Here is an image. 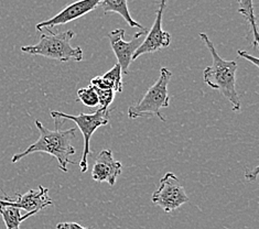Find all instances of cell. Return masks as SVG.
<instances>
[{
  "label": "cell",
  "mask_w": 259,
  "mask_h": 229,
  "mask_svg": "<svg viewBox=\"0 0 259 229\" xmlns=\"http://www.w3.org/2000/svg\"><path fill=\"white\" fill-rule=\"evenodd\" d=\"M151 202L165 213H171L188 203L189 196L175 173L168 172L160 179L159 189L153 192Z\"/></svg>",
  "instance_id": "8992f818"
},
{
  "label": "cell",
  "mask_w": 259,
  "mask_h": 229,
  "mask_svg": "<svg viewBox=\"0 0 259 229\" xmlns=\"http://www.w3.org/2000/svg\"><path fill=\"white\" fill-rule=\"evenodd\" d=\"M121 70L118 64L114 65L107 73H105L103 76H96L91 80L92 86L101 89H113L115 93L122 91V78H121Z\"/></svg>",
  "instance_id": "7c38bea8"
},
{
  "label": "cell",
  "mask_w": 259,
  "mask_h": 229,
  "mask_svg": "<svg viewBox=\"0 0 259 229\" xmlns=\"http://www.w3.org/2000/svg\"><path fill=\"white\" fill-rule=\"evenodd\" d=\"M238 55L240 58L246 59L247 61H249L250 63H252L255 66L258 67V59L256 57H252V55H250L249 53H247L246 51H242V50H238Z\"/></svg>",
  "instance_id": "d6986e66"
},
{
  "label": "cell",
  "mask_w": 259,
  "mask_h": 229,
  "mask_svg": "<svg viewBox=\"0 0 259 229\" xmlns=\"http://www.w3.org/2000/svg\"><path fill=\"white\" fill-rule=\"evenodd\" d=\"M148 30L140 31V32L136 33L134 35V39L129 42L124 40L125 30L122 29H116L107 34L110 41V45H112L113 51L116 55L117 64L120 66L122 74H128L129 66H131L133 62V55L141 43H143L141 38L145 36Z\"/></svg>",
  "instance_id": "ba28073f"
},
{
  "label": "cell",
  "mask_w": 259,
  "mask_h": 229,
  "mask_svg": "<svg viewBox=\"0 0 259 229\" xmlns=\"http://www.w3.org/2000/svg\"><path fill=\"white\" fill-rule=\"evenodd\" d=\"M77 101L83 103L88 107L98 106V96L92 85L77 90Z\"/></svg>",
  "instance_id": "2e32d148"
},
{
  "label": "cell",
  "mask_w": 259,
  "mask_h": 229,
  "mask_svg": "<svg viewBox=\"0 0 259 229\" xmlns=\"http://www.w3.org/2000/svg\"><path fill=\"white\" fill-rule=\"evenodd\" d=\"M0 215L6 224V229H20L21 222L33 216L31 213L21 215V209L9 205L4 201H0Z\"/></svg>",
  "instance_id": "5bb4252c"
},
{
  "label": "cell",
  "mask_w": 259,
  "mask_h": 229,
  "mask_svg": "<svg viewBox=\"0 0 259 229\" xmlns=\"http://www.w3.org/2000/svg\"><path fill=\"white\" fill-rule=\"evenodd\" d=\"M172 73L166 67L160 70V76L157 82L147 90L144 97L128 108V117L131 119L139 118L144 116H157L163 122L165 118L161 114V108H168L170 105V97L168 85Z\"/></svg>",
  "instance_id": "277c9868"
},
{
  "label": "cell",
  "mask_w": 259,
  "mask_h": 229,
  "mask_svg": "<svg viewBox=\"0 0 259 229\" xmlns=\"http://www.w3.org/2000/svg\"><path fill=\"white\" fill-rule=\"evenodd\" d=\"M109 114L110 110H104V109H98L93 114H78L77 116L74 115H67L64 113H61V111L52 110L51 111V117L53 119H59V120H72L77 125L78 129L81 130L84 138V147H83V154L81 161H79V168H81V172L85 173L89 169V156L91 153L90 150V142L92 139V135L94 134L96 130L108 125L109 121Z\"/></svg>",
  "instance_id": "5b68a950"
},
{
  "label": "cell",
  "mask_w": 259,
  "mask_h": 229,
  "mask_svg": "<svg viewBox=\"0 0 259 229\" xmlns=\"http://www.w3.org/2000/svg\"><path fill=\"white\" fill-rule=\"evenodd\" d=\"M40 32H42L40 41L36 44L21 47L23 53L40 55L60 62H81L83 60L82 49L71 45V40L75 36L73 30L54 32L52 29H42Z\"/></svg>",
  "instance_id": "3957f363"
},
{
  "label": "cell",
  "mask_w": 259,
  "mask_h": 229,
  "mask_svg": "<svg viewBox=\"0 0 259 229\" xmlns=\"http://www.w3.org/2000/svg\"><path fill=\"white\" fill-rule=\"evenodd\" d=\"M94 89L98 96V105H101V109L107 110L109 105L114 101L116 93L113 89H101L97 87H94Z\"/></svg>",
  "instance_id": "e0dca14e"
},
{
  "label": "cell",
  "mask_w": 259,
  "mask_h": 229,
  "mask_svg": "<svg viewBox=\"0 0 259 229\" xmlns=\"http://www.w3.org/2000/svg\"><path fill=\"white\" fill-rule=\"evenodd\" d=\"M57 229H92L86 228L81 225H78L77 222H60L57 225Z\"/></svg>",
  "instance_id": "ac0fdd59"
},
{
  "label": "cell",
  "mask_w": 259,
  "mask_h": 229,
  "mask_svg": "<svg viewBox=\"0 0 259 229\" xmlns=\"http://www.w3.org/2000/svg\"><path fill=\"white\" fill-rule=\"evenodd\" d=\"M101 3L102 0H77V2L66 6L58 15L50 18L49 20L36 24V30L41 31L42 29H53L76 20L78 18L88 15L89 12L95 10Z\"/></svg>",
  "instance_id": "9c48e42d"
},
{
  "label": "cell",
  "mask_w": 259,
  "mask_h": 229,
  "mask_svg": "<svg viewBox=\"0 0 259 229\" xmlns=\"http://www.w3.org/2000/svg\"><path fill=\"white\" fill-rule=\"evenodd\" d=\"M3 201L11 206L23 209L27 213H31L33 215L53 204V201L49 196V190L42 185H40L38 190L28 191L26 194L16 193V199L4 195Z\"/></svg>",
  "instance_id": "30bf717a"
},
{
  "label": "cell",
  "mask_w": 259,
  "mask_h": 229,
  "mask_svg": "<svg viewBox=\"0 0 259 229\" xmlns=\"http://www.w3.org/2000/svg\"><path fill=\"white\" fill-rule=\"evenodd\" d=\"M200 38L204 42L213 59L212 65L205 67L203 72V79L209 87L219 90L231 103L233 110L238 113L242 104H240L239 94L236 90L237 63L235 61L222 59L213 42L208 39L205 33H200Z\"/></svg>",
  "instance_id": "7a4b0ae2"
},
{
  "label": "cell",
  "mask_w": 259,
  "mask_h": 229,
  "mask_svg": "<svg viewBox=\"0 0 259 229\" xmlns=\"http://www.w3.org/2000/svg\"><path fill=\"white\" fill-rule=\"evenodd\" d=\"M101 6L105 14L115 12V14H118L119 16H121V18H124V20L129 24V27L139 28L141 29V31L147 30L145 27L141 26L140 23L133 19L131 12H129L128 9V0H102Z\"/></svg>",
  "instance_id": "4fadbf2b"
},
{
  "label": "cell",
  "mask_w": 259,
  "mask_h": 229,
  "mask_svg": "<svg viewBox=\"0 0 259 229\" xmlns=\"http://www.w3.org/2000/svg\"><path fill=\"white\" fill-rule=\"evenodd\" d=\"M55 129L50 130L43 126L39 120H35V126L39 129L40 137L34 144L29 146L26 150L15 154L11 159L12 163H16L21 159L35 152L48 153L58 160L59 168L61 171L67 172V165L76 164L75 161L70 160V157L75 154V148L72 146V141L75 138V128H70L67 130H61L63 121L55 119Z\"/></svg>",
  "instance_id": "6da1fadb"
},
{
  "label": "cell",
  "mask_w": 259,
  "mask_h": 229,
  "mask_svg": "<svg viewBox=\"0 0 259 229\" xmlns=\"http://www.w3.org/2000/svg\"><path fill=\"white\" fill-rule=\"evenodd\" d=\"M121 173V163L116 161L112 150H102L96 158L92 171V178L96 182H107L109 185H115L117 178Z\"/></svg>",
  "instance_id": "8fae6325"
},
{
  "label": "cell",
  "mask_w": 259,
  "mask_h": 229,
  "mask_svg": "<svg viewBox=\"0 0 259 229\" xmlns=\"http://www.w3.org/2000/svg\"><path fill=\"white\" fill-rule=\"evenodd\" d=\"M257 175H258V166H256V168H254V169L246 170L245 177L247 181H255V179L257 178Z\"/></svg>",
  "instance_id": "ffe728a7"
},
{
  "label": "cell",
  "mask_w": 259,
  "mask_h": 229,
  "mask_svg": "<svg viewBox=\"0 0 259 229\" xmlns=\"http://www.w3.org/2000/svg\"><path fill=\"white\" fill-rule=\"evenodd\" d=\"M168 0H158V9L156 12V20L152 28L147 32L146 38L133 55V61L137 60L140 55L155 53L162 49L168 48L171 43V34L162 30V17Z\"/></svg>",
  "instance_id": "52a82bcc"
},
{
  "label": "cell",
  "mask_w": 259,
  "mask_h": 229,
  "mask_svg": "<svg viewBox=\"0 0 259 229\" xmlns=\"http://www.w3.org/2000/svg\"><path fill=\"white\" fill-rule=\"evenodd\" d=\"M239 4V9L238 12L242 15L246 20H247L248 24L251 27L252 31V36H254V47H257L259 40H258V26H257V19L255 16V10H254V3L252 0H238Z\"/></svg>",
  "instance_id": "9a60e30c"
}]
</instances>
